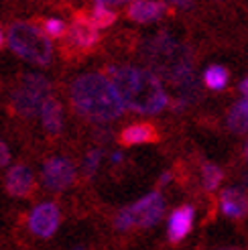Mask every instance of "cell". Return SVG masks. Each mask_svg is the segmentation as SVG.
Segmentation results:
<instances>
[{
  "mask_svg": "<svg viewBox=\"0 0 248 250\" xmlns=\"http://www.w3.org/2000/svg\"><path fill=\"white\" fill-rule=\"evenodd\" d=\"M41 179L49 191H65L76 181V165L65 157H51L41 169Z\"/></svg>",
  "mask_w": 248,
  "mask_h": 250,
  "instance_id": "cell-7",
  "label": "cell"
},
{
  "mask_svg": "<svg viewBox=\"0 0 248 250\" xmlns=\"http://www.w3.org/2000/svg\"><path fill=\"white\" fill-rule=\"evenodd\" d=\"M110 161H112V163H120V161H122V153H112Z\"/></svg>",
  "mask_w": 248,
  "mask_h": 250,
  "instance_id": "cell-27",
  "label": "cell"
},
{
  "mask_svg": "<svg viewBox=\"0 0 248 250\" xmlns=\"http://www.w3.org/2000/svg\"><path fill=\"white\" fill-rule=\"evenodd\" d=\"M71 250H85L83 246H76V248H71Z\"/></svg>",
  "mask_w": 248,
  "mask_h": 250,
  "instance_id": "cell-29",
  "label": "cell"
},
{
  "mask_svg": "<svg viewBox=\"0 0 248 250\" xmlns=\"http://www.w3.org/2000/svg\"><path fill=\"white\" fill-rule=\"evenodd\" d=\"M100 161H102V151L100 148H92V151L85 155V159H83L85 177H94V173L98 171V167H100Z\"/></svg>",
  "mask_w": 248,
  "mask_h": 250,
  "instance_id": "cell-21",
  "label": "cell"
},
{
  "mask_svg": "<svg viewBox=\"0 0 248 250\" xmlns=\"http://www.w3.org/2000/svg\"><path fill=\"white\" fill-rule=\"evenodd\" d=\"M106 71L126 108L139 114H159L169 106V96L161 83V78L151 69L134 65H108Z\"/></svg>",
  "mask_w": 248,
  "mask_h": 250,
  "instance_id": "cell-3",
  "label": "cell"
},
{
  "mask_svg": "<svg viewBox=\"0 0 248 250\" xmlns=\"http://www.w3.org/2000/svg\"><path fill=\"white\" fill-rule=\"evenodd\" d=\"M130 2V0H96V4H104V6H122Z\"/></svg>",
  "mask_w": 248,
  "mask_h": 250,
  "instance_id": "cell-23",
  "label": "cell"
},
{
  "mask_svg": "<svg viewBox=\"0 0 248 250\" xmlns=\"http://www.w3.org/2000/svg\"><path fill=\"white\" fill-rule=\"evenodd\" d=\"M240 90H242V94H244V98H248V78L242 82V85H240Z\"/></svg>",
  "mask_w": 248,
  "mask_h": 250,
  "instance_id": "cell-26",
  "label": "cell"
},
{
  "mask_svg": "<svg viewBox=\"0 0 248 250\" xmlns=\"http://www.w3.org/2000/svg\"><path fill=\"white\" fill-rule=\"evenodd\" d=\"M169 2H171L173 6H177V8H181V10H187V8H191V4H193V0H169Z\"/></svg>",
  "mask_w": 248,
  "mask_h": 250,
  "instance_id": "cell-24",
  "label": "cell"
},
{
  "mask_svg": "<svg viewBox=\"0 0 248 250\" xmlns=\"http://www.w3.org/2000/svg\"><path fill=\"white\" fill-rule=\"evenodd\" d=\"M43 31L49 39H61L65 33H67V27L65 22L61 19H45L43 21Z\"/></svg>",
  "mask_w": 248,
  "mask_h": 250,
  "instance_id": "cell-20",
  "label": "cell"
},
{
  "mask_svg": "<svg viewBox=\"0 0 248 250\" xmlns=\"http://www.w3.org/2000/svg\"><path fill=\"white\" fill-rule=\"evenodd\" d=\"M244 157H246V161H248V141H246V148H244Z\"/></svg>",
  "mask_w": 248,
  "mask_h": 250,
  "instance_id": "cell-28",
  "label": "cell"
},
{
  "mask_svg": "<svg viewBox=\"0 0 248 250\" xmlns=\"http://www.w3.org/2000/svg\"><path fill=\"white\" fill-rule=\"evenodd\" d=\"M141 55L148 63L153 73L165 80L173 87H177V100L185 104L191 102L200 94L195 73H193V57L191 51L169 33H159L143 43Z\"/></svg>",
  "mask_w": 248,
  "mask_h": 250,
  "instance_id": "cell-1",
  "label": "cell"
},
{
  "mask_svg": "<svg viewBox=\"0 0 248 250\" xmlns=\"http://www.w3.org/2000/svg\"><path fill=\"white\" fill-rule=\"evenodd\" d=\"M226 124H228V128L236 134H242L248 130V98L240 100V102H236L230 108Z\"/></svg>",
  "mask_w": 248,
  "mask_h": 250,
  "instance_id": "cell-16",
  "label": "cell"
},
{
  "mask_svg": "<svg viewBox=\"0 0 248 250\" xmlns=\"http://www.w3.org/2000/svg\"><path fill=\"white\" fill-rule=\"evenodd\" d=\"M6 41L10 51L35 65H49L53 57V47L45 31L31 22H12Z\"/></svg>",
  "mask_w": 248,
  "mask_h": 250,
  "instance_id": "cell-4",
  "label": "cell"
},
{
  "mask_svg": "<svg viewBox=\"0 0 248 250\" xmlns=\"http://www.w3.org/2000/svg\"><path fill=\"white\" fill-rule=\"evenodd\" d=\"M4 187L12 197H29L35 189V175L27 165H12L4 177Z\"/></svg>",
  "mask_w": 248,
  "mask_h": 250,
  "instance_id": "cell-10",
  "label": "cell"
},
{
  "mask_svg": "<svg viewBox=\"0 0 248 250\" xmlns=\"http://www.w3.org/2000/svg\"><path fill=\"white\" fill-rule=\"evenodd\" d=\"M159 132L151 122H134L120 132V145L124 146H134V145H146V143H157Z\"/></svg>",
  "mask_w": 248,
  "mask_h": 250,
  "instance_id": "cell-14",
  "label": "cell"
},
{
  "mask_svg": "<svg viewBox=\"0 0 248 250\" xmlns=\"http://www.w3.org/2000/svg\"><path fill=\"white\" fill-rule=\"evenodd\" d=\"M167 12V4L161 0H132L126 15L134 22H155Z\"/></svg>",
  "mask_w": 248,
  "mask_h": 250,
  "instance_id": "cell-13",
  "label": "cell"
},
{
  "mask_svg": "<svg viewBox=\"0 0 248 250\" xmlns=\"http://www.w3.org/2000/svg\"><path fill=\"white\" fill-rule=\"evenodd\" d=\"M220 250H240V248H220Z\"/></svg>",
  "mask_w": 248,
  "mask_h": 250,
  "instance_id": "cell-30",
  "label": "cell"
},
{
  "mask_svg": "<svg viewBox=\"0 0 248 250\" xmlns=\"http://www.w3.org/2000/svg\"><path fill=\"white\" fill-rule=\"evenodd\" d=\"M61 222L59 208L53 202H43L29 214V230L39 238H51Z\"/></svg>",
  "mask_w": 248,
  "mask_h": 250,
  "instance_id": "cell-8",
  "label": "cell"
},
{
  "mask_svg": "<svg viewBox=\"0 0 248 250\" xmlns=\"http://www.w3.org/2000/svg\"><path fill=\"white\" fill-rule=\"evenodd\" d=\"M39 118H41L43 128L49 134H59L63 130V106H61L57 98L49 96L45 100L41 106V112H39Z\"/></svg>",
  "mask_w": 248,
  "mask_h": 250,
  "instance_id": "cell-15",
  "label": "cell"
},
{
  "mask_svg": "<svg viewBox=\"0 0 248 250\" xmlns=\"http://www.w3.org/2000/svg\"><path fill=\"white\" fill-rule=\"evenodd\" d=\"M88 17H90V21L96 24L98 29H106V27H110V24H114V21H116V12H114V10H110V8L104 6V4H96Z\"/></svg>",
  "mask_w": 248,
  "mask_h": 250,
  "instance_id": "cell-19",
  "label": "cell"
},
{
  "mask_svg": "<svg viewBox=\"0 0 248 250\" xmlns=\"http://www.w3.org/2000/svg\"><path fill=\"white\" fill-rule=\"evenodd\" d=\"M222 179H224V171L214 163H204L202 167V183L206 191H214L220 187Z\"/></svg>",
  "mask_w": 248,
  "mask_h": 250,
  "instance_id": "cell-18",
  "label": "cell"
},
{
  "mask_svg": "<svg viewBox=\"0 0 248 250\" xmlns=\"http://www.w3.org/2000/svg\"><path fill=\"white\" fill-rule=\"evenodd\" d=\"M165 214V199L159 191H153L139 202L122 208L114 218V228L126 232L132 228H151Z\"/></svg>",
  "mask_w": 248,
  "mask_h": 250,
  "instance_id": "cell-6",
  "label": "cell"
},
{
  "mask_svg": "<svg viewBox=\"0 0 248 250\" xmlns=\"http://www.w3.org/2000/svg\"><path fill=\"white\" fill-rule=\"evenodd\" d=\"M0 45H2V33H0Z\"/></svg>",
  "mask_w": 248,
  "mask_h": 250,
  "instance_id": "cell-31",
  "label": "cell"
},
{
  "mask_svg": "<svg viewBox=\"0 0 248 250\" xmlns=\"http://www.w3.org/2000/svg\"><path fill=\"white\" fill-rule=\"evenodd\" d=\"M69 98L80 116L98 124L114 122L126 110L116 85L102 73H83L76 78L69 87Z\"/></svg>",
  "mask_w": 248,
  "mask_h": 250,
  "instance_id": "cell-2",
  "label": "cell"
},
{
  "mask_svg": "<svg viewBox=\"0 0 248 250\" xmlns=\"http://www.w3.org/2000/svg\"><path fill=\"white\" fill-rule=\"evenodd\" d=\"M171 177H173V175L167 171V173H163V175H161V177H159V185H167L169 181H171Z\"/></svg>",
  "mask_w": 248,
  "mask_h": 250,
  "instance_id": "cell-25",
  "label": "cell"
},
{
  "mask_svg": "<svg viewBox=\"0 0 248 250\" xmlns=\"http://www.w3.org/2000/svg\"><path fill=\"white\" fill-rule=\"evenodd\" d=\"M8 161H10V151H8V146L0 141V167L8 165Z\"/></svg>",
  "mask_w": 248,
  "mask_h": 250,
  "instance_id": "cell-22",
  "label": "cell"
},
{
  "mask_svg": "<svg viewBox=\"0 0 248 250\" xmlns=\"http://www.w3.org/2000/svg\"><path fill=\"white\" fill-rule=\"evenodd\" d=\"M228 71L226 67L222 65H209L204 73V83L209 87V90H224V87L228 85Z\"/></svg>",
  "mask_w": 248,
  "mask_h": 250,
  "instance_id": "cell-17",
  "label": "cell"
},
{
  "mask_svg": "<svg viewBox=\"0 0 248 250\" xmlns=\"http://www.w3.org/2000/svg\"><path fill=\"white\" fill-rule=\"evenodd\" d=\"M193 218H195V209L191 206H181L177 209H173V214L169 216V224H167V238L171 244L181 242L191 232Z\"/></svg>",
  "mask_w": 248,
  "mask_h": 250,
  "instance_id": "cell-11",
  "label": "cell"
},
{
  "mask_svg": "<svg viewBox=\"0 0 248 250\" xmlns=\"http://www.w3.org/2000/svg\"><path fill=\"white\" fill-rule=\"evenodd\" d=\"M67 47L71 49H78V51H90L98 45V27L90 21V17H82L78 15L76 21L71 22V27L67 29Z\"/></svg>",
  "mask_w": 248,
  "mask_h": 250,
  "instance_id": "cell-9",
  "label": "cell"
},
{
  "mask_svg": "<svg viewBox=\"0 0 248 250\" xmlns=\"http://www.w3.org/2000/svg\"><path fill=\"white\" fill-rule=\"evenodd\" d=\"M220 208L226 218L240 220L248 214V195L240 187H228L220 193Z\"/></svg>",
  "mask_w": 248,
  "mask_h": 250,
  "instance_id": "cell-12",
  "label": "cell"
},
{
  "mask_svg": "<svg viewBox=\"0 0 248 250\" xmlns=\"http://www.w3.org/2000/svg\"><path fill=\"white\" fill-rule=\"evenodd\" d=\"M51 96V82L39 73H24L10 94V106L21 118H33Z\"/></svg>",
  "mask_w": 248,
  "mask_h": 250,
  "instance_id": "cell-5",
  "label": "cell"
}]
</instances>
